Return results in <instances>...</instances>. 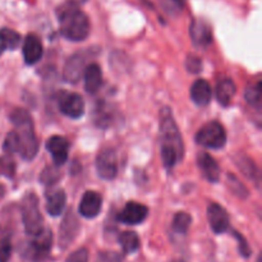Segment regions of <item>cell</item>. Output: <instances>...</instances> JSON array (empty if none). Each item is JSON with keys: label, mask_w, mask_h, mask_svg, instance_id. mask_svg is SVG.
<instances>
[{"label": "cell", "mask_w": 262, "mask_h": 262, "mask_svg": "<svg viewBox=\"0 0 262 262\" xmlns=\"http://www.w3.org/2000/svg\"><path fill=\"white\" fill-rule=\"evenodd\" d=\"M207 219H209L210 227L216 234L227 232L229 229L230 219L224 207L217 204H210L207 207Z\"/></svg>", "instance_id": "30bf717a"}, {"label": "cell", "mask_w": 262, "mask_h": 262, "mask_svg": "<svg viewBox=\"0 0 262 262\" xmlns=\"http://www.w3.org/2000/svg\"><path fill=\"white\" fill-rule=\"evenodd\" d=\"M197 165H199L200 170H201L202 176L211 183H217L220 181V170L219 164L216 163L211 155L207 152H200L197 155Z\"/></svg>", "instance_id": "9a60e30c"}, {"label": "cell", "mask_w": 262, "mask_h": 262, "mask_svg": "<svg viewBox=\"0 0 262 262\" xmlns=\"http://www.w3.org/2000/svg\"><path fill=\"white\" fill-rule=\"evenodd\" d=\"M67 262H89V251L86 248L76 251L67 258Z\"/></svg>", "instance_id": "e575fe53"}, {"label": "cell", "mask_w": 262, "mask_h": 262, "mask_svg": "<svg viewBox=\"0 0 262 262\" xmlns=\"http://www.w3.org/2000/svg\"><path fill=\"white\" fill-rule=\"evenodd\" d=\"M178 262H183V261H178Z\"/></svg>", "instance_id": "60d3db41"}, {"label": "cell", "mask_w": 262, "mask_h": 262, "mask_svg": "<svg viewBox=\"0 0 262 262\" xmlns=\"http://www.w3.org/2000/svg\"><path fill=\"white\" fill-rule=\"evenodd\" d=\"M246 100L252 106L260 107L261 104V82H257L253 86L246 90Z\"/></svg>", "instance_id": "4316f807"}, {"label": "cell", "mask_w": 262, "mask_h": 262, "mask_svg": "<svg viewBox=\"0 0 262 262\" xmlns=\"http://www.w3.org/2000/svg\"><path fill=\"white\" fill-rule=\"evenodd\" d=\"M53 245V233L50 229L43 228L42 232L32 235V241L28 243V248L26 255L33 261H41L49 255Z\"/></svg>", "instance_id": "8992f818"}, {"label": "cell", "mask_w": 262, "mask_h": 262, "mask_svg": "<svg viewBox=\"0 0 262 262\" xmlns=\"http://www.w3.org/2000/svg\"><path fill=\"white\" fill-rule=\"evenodd\" d=\"M3 150H4L5 155H13V154H18L19 150V142H18V136L15 130L8 133V136L4 140V145H3Z\"/></svg>", "instance_id": "484cf974"}, {"label": "cell", "mask_w": 262, "mask_h": 262, "mask_svg": "<svg viewBox=\"0 0 262 262\" xmlns=\"http://www.w3.org/2000/svg\"><path fill=\"white\" fill-rule=\"evenodd\" d=\"M96 262H122V257L112 251H104L97 255Z\"/></svg>", "instance_id": "836d02e7"}, {"label": "cell", "mask_w": 262, "mask_h": 262, "mask_svg": "<svg viewBox=\"0 0 262 262\" xmlns=\"http://www.w3.org/2000/svg\"><path fill=\"white\" fill-rule=\"evenodd\" d=\"M12 255V245L7 238L0 239V262H8Z\"/></svg>", "instance_id": "1f68e13d"}, {"label": "cell", "mask_w": 262, "mask_h": 262, "mask_svg": "<svg viewBox=\"0 0 262 262\" xmlns=\"http://www.w3.org/2000/svg\"><path fill=\"white\" fill-rule=\"evenodd\" d=\"M10 120L15 127V133L18 136V142H19L18 154L25 160H32L37 155L38 142L30 113L26 112L25 109H15L10 114Z\"/></svg>", "instance_id": "7a4b0ae2"}, {"label": "cell", "mask_w": 262, "mask_h": 262, "mask_svg": "<svg viewBox=\"0 0 262 262\" xmlns=\"http://www.w3.org/2000/svg\"><path fill=\"white\" fill-rule=\"evenodd\" d=\"M187 69L192 73H199L202 69V61L197 56L189 55L188 59H187Z\"/></svg>", "instance_id": "d590c367"}, {"label": "cell", "mask_w": 262, "mask_h": 262, "mask_svg": "<svg viewBox=\"0 0 262 262\" xmlns=\"http://www.w3.org/2000/svg\"><path fill=\"white\" fill-rule=\"evenodd\" d=\"M46 199V211L50 216L56 217L61 215V212L66 209L67 196L64 191L58 187H54L46 191L45 193Z\"/></svg>", "instance_id": "e0dca14e"}, {"label": "cell", "mask_w": 262, "mask_h": 262, "mask_svg": "<svg viewBox=\"0 0 262 262\" xmlns=\"http://www.w3.org/2000/svg\"><path fill=\"white\" fill-rule=\"evenodd\" d=\"M87 0H71V4H74V5H78V4H83V3H86Z\"/></svg>", "instance_id": "74e56055"}, {"label": "cell", "mask_w": 262, "mask_h": 262, "mask_svg": "<svg viewBox=\"0 0 262 262\" xmlns=\"http://www.w3.org/2000/svg\"><path fill=\"white\" fill-rule=\"evenodd\" d=\"M196 142L212 150L223 148L227 142V133H225L224 127L217 122L206 123L197 132Z\"/></svg>", "instance_id": "5b68a950"}, {"label": "cell", "mask_w": 262, "mask_h": 262, "mask_svg": "<svg viewBox=\"0 0 262 262\" xmlns=\"http://www.w3.org/2000/svg\"><path fill=\"white\" fill-rule=\"evenodd\" d=\"M86 69V55L77 53L67 60L64 67V79L69 83H77L82 78Z\"/></svg>", "instance_id": "8fae6325"}, {"label": "cell", "mask_w": 262, "mask_h": 262, "mask_svg": "<svg viewBox=\"0 0 262 262\" xmlns=\"http://www.w3.org/2000/svg\"><path fill=\"white\" fill-rule=\"evenodd\" d=\"M113 120H114V112H113L109 105L101 104L96 107V110H95V123L99 127H109Z\"/></svg>", "instance_id": "7402d4cb"}, {"label": "cell", "mask_w": 262, "mask_h": 262, "mask_svg": "<svg viewBox=\"0 0 262 262\" xmlns=\"http://www.w3.org/2000/svg\"><path fill=\"white\" fill-rule=\"evenodd\" d=\"M192 217L187 212H178L173 219V230L178 234H186L191 227Z\"/></svg>", "instance_id": "d4e9b609"}, {"label": "cell", "mask_w": 262, "mask_h": 262, "mask_svg": "<svg viewBox=\"0 0 262 262\" xmlns=\"http://www.w3.org/2000/svg\"><path fill=\"white\" fill-rule=\"evenodd\" d=\"M22 210V220L25 230L28 235H36L43 229V219L40 211V205L36 194L27 193L20 204Z\"/></svg>", "instance_id": "277c9868"}, {"label": "cell", "mask_w": 262, "mask_h": 262, "mask_svg": "<svg viewBox=\"0 0 262 262\" xmlns=\"http://www.w3.org/2000/svg\"><path fill=\"white\" fill-rule=\"evenodd\" d=\"M228 181H229V186H230V188H232L233 193L237 194V196H239V197H243V199L248 196L247 188H246V187L243 186V184L241 183V182L238 181L234 176L228 177Z\"/></svg>", "instance_id": "4dcf8cb0"}, {"label": "cell", "mask_w": 262, "mask_h": 262, "mask_svg": "<svg viewBox=\"0 0 262 262\" xmlns=\"http://www.w3.org/2000/svg\"><path fill=\"white\" fill-rule=\"evenodd\" d=\"M4 194H5V188H4V186H2V184H0V200L4 197Z\"/></svg>", "instance_id": "f35d334b"}, {"label": "cell", "mask_w": 262, "mask_h": 262, "mask_svg": "<svg viewBox=\"0 0 262 262\" xmlns=\"http://www.w3.org/2000/svg\"><path fill=\"white\" fill-rule=\"evenodd\" d=\"M42 53L43 48L40 37L33 35V33L27 35V37L25 38V42H23V58H25L26 64L32 66V64L37 63L42 56Z\"/></svg>", "instance_id": "ac0fdd59"}, {"label": "cell", "mask_w": 262, "mask_h": 262, "mask_svg": "<svg viewBox=\"0 0 262 262\" xmlns=\"http://www.w3.org/2000/svg\"><path fill=\"white\" fill-rule=\"evenodd\" d=\"M189 35L197 48H207L212 42L211 27L204 19H194L191 23Z\"/></svg>", "instance_id": "4fadbf2b"}, {"label": "cell", "mask_w": 262, "mask_h": 262, "mask_svg": "<svg viewBox=\"0 0 262 262\" xmlns=\"http://www.w3.org/2000/svg\"><path fill=\"white\" fill-rule=\"evenodd\" d=\"M237 165L248 178L255 179V177L257 176V169H256L253 161H251L250 159L245 158V156H241V160L237 161Z\"/></svg>", "instance_id": "f1b7e54d"}, {"label": "cell", "mask_w": 262, "mask_h": 262, "mask_svg": "<svg viewBox=\"0 0 262 262\" xmlns=\"http://www.w3.org/2000/svg\"><path fill=\"white\" fill-rule=\"evenodd\" d=\"M5 50V46H4V42H3V40H2V37H0V55H2L3 54V51Z\"/></svg>", "instance_id": "ab89813d"}, {"label": "cell", "mask_w": 262, "mask_h": 262, "mask_svg": "<svg viewBox=\"0 0 262 262\" xmlns=\"http://www.w3.org/2000/svg\"><path fill=\"white\" fill-rule=\"evenodd\" d=\"M96 170L97 174L102 179L112 181L117 177L118 173V160L117 154L113 148H105L97 155L96 158Z\"/></svg>", "instance_id": "52a82bcc"}, {"label": "cell", "mask_w": 262, "mask_h": 262, "mask_svg": "<svg viewBox=\"0 0 262 262\" xmlns=\"http://www.w3.org/2000/svg\"><path fill=\"white\" fill-rule=\"evenodd\" d=\"M79 230V223L77 220L76 215L73 212L67 214L64 220L61 222L60 232H59V245L61 248H66L67 246L71 245L77 237Z\"/></svg>", "instance_id": "2e32d148"}, {"label": "cell", "mask_w": 262, "mask_h": 262, "mask_svg": "<svg viewBox=\"0 0 262 262\" xmlns=\"http://www.w3.org/2000/svg\"><path fill=\"white\" fill-rule=\"evenodd\" d=\"M15 164L10 155H4L0 158V176L12 178L14 176Z\"/></svg>", "instance_id": "83f0119b"}, {"label": "cell", "mask_w": 262, "mask_h": 262, "mask_svg": "<svg viewBox=\"0 0 262 262\" xmlns=\"http://www.w3.org/2000/svg\"><path fill=\"white\" fill-rule=\"evenodd\" d=\"M59 178H60V171L53 166H49L41 173V182L43 184H54L58 182Z\"/></svg>", "instance_id": "f546056e"}, {"label": "cell", "mask_w": 262, "mask_h": 262, "mask_svg": "<svg viewBox=\"0 0 262 262\" xmlns=\"http://www.w3.org/2000/svg\"><path fill=\"white\" fill-rule=\"evenodd\" d=\"M148 209L142 204L138 202H128L124 209L118 215V220L123 224L137 225L147 219Z\"/></svg>", "instance_id": "ba28073f"}, {"label": "cell", "mask_w": 262, "mask_h": 262, "mask_svg": "<svg viewBox=\"0 0 262 262\" xmlns=\"http://www.w3.org/2000/svg\"><path fill=\"white\" fill-rule=\"evenodd\" d=\"M234 235H235V238L238 239V243H239L241 255L245 256V257H248V256H250V253H251V250H250V247L247 246V242H246V239L242 237V235L239 234V233H237V232L234 233Z\"/></svg>", "instance_id": "8d00e7d4"}, {"label": "cell", "mask_w": 262, "mask_h": 262, "mask_svg": "<svg viewBox=\"0 0 262 262\" xmlns=\"http://www.w3.org/2000/svg\"><path fill=\"white\" fill-rule=\"evenodd\" d=\"M160 155L168 169L173 168L184 155L183 140L169 107L160 112Z\"/></svg>", "instance_id": "6da1fadb"}, {"label": "cell", "mask_w": 262, "mask_h": 262, "mask_svg": "<svg viewBox=\"0 0 262 262\" xmlns=\"http://www.w3.org/2000/svg\"><path fill=\"white\" fill-rule=\"evenodd\" d=\"M235 92H237V87H235V83L232 79H222V81H219V83L216 86L217 101L223 106H228L230 104V101L233 100V97L235 96Z\"/></svg>", "instance_id": "44dd1931"}, {"label": "cell", "mask_w": 262, "mask_h": 262, "mask_svg": "<svg viewBox=\"0 0 262 262\" xmlns=\"http://www.w3.org/2000/svg\"><path fill=\"white\" fill-rule=\"evenodd\" d=\"M59 109L67 117L78 119L84 114V101L78 94H64L59 100Z\"/></svg>", "instance_id": "9c48e42d"}, {"label": "cell", "mask_w": 262, "mask_h": 262, "mask_svg": "<svg viewBox=\"0 0 262 262\" xmlns=\"http://www.w3.org/2000/svg\"><path fill=\"white\" fill-rule=\"evenodd\" d=\"M119 243L123 252L127 253V255L135 253L140 248V238L135 232L122 233V235L119 237Z\"/></svg>", "instance_id": "603a6c76"}, {"label": "cell", "mask_w": 262, "mask_h": 262, "mask_svg": "<svg viewBox=\"0 0 262 262\" xmlns=\"http://www.w3.org/2000/svg\"><path fill=\"white\" fill-rule=\"evenodd\" d=\"M0 37H2L3 42H4L5 50H14L20 42V36L15 31L10 30V28H3L0 30Z\"/></svg>", "instance_id": "cb8c5ba5"}, {"label": "cell", "mask_w": 262, "mask_h": 262, "mask_svg": "<svg viewBox=\"0 0 262 262\" xmlns=\"http://www.w3.org/2000/svg\"><path fill=\"white\" fill-rule=\"evenodd\" d=\"M46 148L50 152L56 166H60L68 160L69 141L61 136H53L46 142Z\"/></svg>", "instance_id": "5bb4252c"}, {"label": "cell", "mask_w": 262, "mask_h": 262, "mask_svg": "<svg viewBox=\"0 0 262 262\" xmlns=\"http://www.w3.org/2000/svg\"><path fill=\"white\" fill-rule=\"evenodd\" d=\"M212 96L211 86L205 79H197L191 87V99L199 106H205L210 102Z\"/></svg>", "instance_id": "d6986e66"}, {"label": "cell", "mask_w": 262, "mask_h": 262, "mask_svg": "<svg viewBox=\"0 0 262 262\" xmlns=\"http://www.w3.org/2000/svg\"><path fill=\"white\" fill-rule=\"evenodd\" d=\"M61 35L71 41H83L90 33L89 17L74 4L63 5L58 10Z\"/></svg>", "instance_id": "3957f363"}, {"label": "cell", "mask_w": 262, "mask_h": 262, "mask_svg": "<svg viewBox=\"0 0 262 262\" xmlns=\"http://www.w3.org/2000/svg\"><path fill=\"white\" fill-rule=\"evenodd\" d=\"M102 207V196L99 192L87 191L79 204V214L87 219H94L100 214Z\"/></svg>", "instance_id": "7c38bea8"}, {"label": "cell", "mask_w": 262, "mask_h": 262, "mask_svg": "<svg viewBox=\"0 0 262 262\" xmlns=\"http://www.w3.org/2000/svg\"><path fill=\"white\" fill-rule=\"evenodd\" d=\"M161 4H163L164 9L168 13H179L182 10V2L181 0H161Z\"/></svg>", "instance_id": "d6a6232c"}, {"label": "cell", "mask_w": 262, "mask_h": 262, "mask_svg": "<svg viewBox=\"0 0 262 262\" xmlns=\"http://www.w3.org/2000/svg\"><path fill=\"white\" fill-rule=\"evenodd\" d=\"M84 89L89 94L94 95L101 89L102 84V72L97 64H90L84 69Z\"/></svg>", "instance_id": "ffe728a7"}]
</instances>
